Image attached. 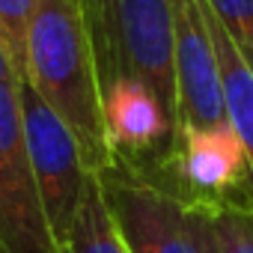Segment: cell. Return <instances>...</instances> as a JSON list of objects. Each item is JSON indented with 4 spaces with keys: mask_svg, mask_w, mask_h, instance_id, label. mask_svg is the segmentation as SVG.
I'll use <instances>...</instances> for the list:
<instances>
[{
    "mask_svg": "<svg viewBox=\"0 0 253 253\" xmlns=\"http://www.w3.org/2000/svg\"><path fill=\"white\" fill-rule=\"evenodd\" d=\"M24 81L69 125L89 170L113 167L95 54L78 0H36L27 24Z\"/></svg>",
    "mask_w": 253,
    "mask_h": 253,
    "instance_id": "1",
    "label": "cell"
},
{
    "mask_svg": "<svg viewBox=\"0 0 253 253\" xmlns=\"http://www.w3.org/2000/svg\"><path fill=\"white\" fill-rule=\"evenodd\" d=\"M95 54L98 84H146L179 128L173 75V0H78Z\"/></svg>",
    "mask_w": 253,
    "mask_h": 253,
    "instance_id": "2",
    "label": "cell"
},
{
    "mask_svg": "<svg viewBox=\"0 0 253 253\" xmlns=\"http://www.w3.org/2000/svg\"><path fill=\"white\" fill-rule=\"evenodd\" d=\"M137 179L167 191L203 214L226 206H253L250 164L229 122L214 128L182 131L170 161Z\"/></svg>",
    "mask_w": 253,
    "mask_h": 253,
    "instance_id": "3",
    "label": "cell"
},
{
    "mask_svg": "<svg viewBox=\"0 0 253 253\" xmlns=\"http://www.w3.org/2000/svg\"><path fill=\"white\" fill-rule=\"evenodd\" d=\"M128 253H206L209 217L122 167L98 170Z\"/></svg>",
    "mask_w": 253,
    "mask_h": 253,
    "instance_id": "4",
    "label": "cell"
},
{
    "mask_svg": "<svg viewBox=\"0 0 253 253\" xmlns=\"http://www.w3.org/2000/svg\"><path fill=\"white\" fill-rule=\"evenodd\" d=\"M18 95H21L30 170L39 188L42 211H45V220H48V229L57 247H63L78 200H81V191H84V182L89 176V167L81 155L75 134L69 131V125L45 104V98L24 78L18 81Z\"/></svg>",
    "mask_w": 253,
    "mask_h": 253,
    "instance_id": "5",
    "label": "cell"
},
{
    "mask_svg": "<svg viewBox=\"0 0 253 253\" xmlns=\"http://www.w3.org/2000/svg\"><path fill=\"white\" fill-rule=\"evenodd\" d=\"M18 81L0 78V253H60L30 170Z\"/></svg>",
    "mask_w": 253,
    "mask_h": 253,
    "instance_id": "6",
    "label": "cell"
},
{
    "mask_svg": "<svg viewBox=\"0 0 253 253\" xmlns=\"http://www.w3.org/2000/svg\"><path fill=\"white\" fill-rule=\"evenodd\" d=\"M101 122L113 164L134 176H149L167 164L179 140L158 95L131 78L101 86Z\"/></svg>",
    "mask_w": 253,
    "mask_h": 253,
    "instance_id": "7",
    "label": "cell"
},
{
    "mask_svg": "<svg viewBox=\"0 0 253 253\" xmlns=\"http://www.w3.org/2000/svg\"><path fill=\"white\" fill-rule=\"evenodd\" d=\"M173 75L179 134L226 125L220 66L206 18V0H173Z\"/></svg>",
    "mask_w": 253,
    "mask_h": 253,
    "instance_id": "8",
    "label": "cell"
},
{
    "mask_svg": "<svg viewBox=\"0 0 253 253\" xmlns=\"http://www.w3.org/2000/svg\"><path fill=\"white\" fill-rule=\"evenodd\" d=\"M206 18H209V30H211L214 48H217L226 122H229V128L238 134V140L244 146V155H247V164H250V176H253V69L238 54L235 42L220 27V21L211 15L209 3H206Z\"/></svg>",
    "mask_w": 253,
    "mask_h": 253,
    "instance_id": "9",
    "label": "cell"
},
{
    "mask_svg": "<svg viewBox=\"0 0 253 253\" xmlns=\"http://www.w3.org/2000/svg\"><path fill=\"white\" fill-rule=\"evenodd\" d=\"M63 253H128V244H125L107 200H104V188L95 170H89L72 226L66 232V241L60 247Z\"/></svg>",
    "mask_w": 253,
    "mask_h": 253,
    "instance_id": "10",
    "label": "cell"
},
{
    "mask_svg": "<svg viewBox=\"0 0 253 253\" xmlns=\"http://www.w3.org/2000/svg\"><path fill=\"white\" fill-rule=\"evenodd\" d=\"M36 0H0V45H3L12 69L24 78V51H27V24Z\"/></svg>",
    "mask_w": 253,
    "mask_h": 253,
    "instance_id": "11",
    "label": "cell"
},
{
    "mask_svg": "<svg viewBox=\"0 0 253 253\" xmlns=\"http://www.w3.org/2000/svg\"><path fill=\"white\" fill-rule=\"evenodd\" d=\"M206 3L253 69V0H206Z\"/></svg>",
    "mask_w": 253,
    "mask_h": 253,
    "instance_id": "12",
    "label": "cell"
},
{
    "mask_svg": "<svg viewBox=\"0 0 253 253\" xmlns=\"http://www.w3.org/2000/svg\"><path fill=\"white\" fill-rule=\"evenodd\" d=\"M206 253H220L217 241H214V232H211V223H209V235H206Z\"/></svg>",
    "mask_w": 253,
    "mask_h": 253,
    "instance_id": "13",
    "label": "cell"
}]
</instances>
